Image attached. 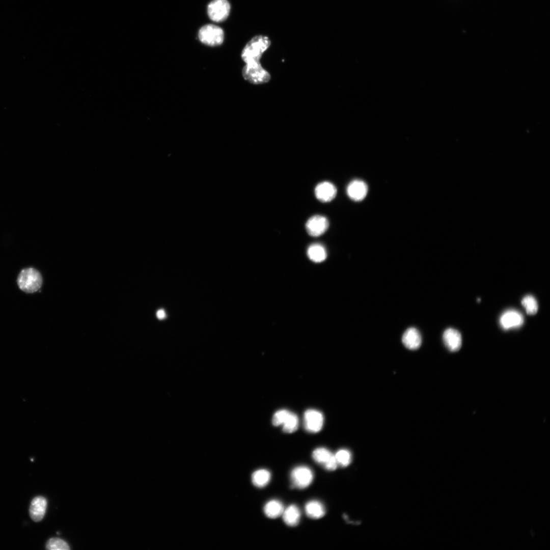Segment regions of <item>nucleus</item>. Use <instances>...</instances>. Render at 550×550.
Wrapping results in <instances>:
<instances>
[{
  "label": "nucleus",
  "mask_w": 550,
  "mask_h": 550,
  "mask_svg": "<svg viewBox=\"0 0 550 550\" xmlns=\"http://www.w3.org/2000/svg\"><path fill=\"white\" fill-rule=\"evenodd\" d=\"M271 43L269 37L265 35L258 34L253 37L241 52V58L245 63L243 67L251 70H263L260 59L270 47Z\"/></svg>",
  "instance_id": "nucleus-1"
},
{
  "label": "nucleus",
  "mask_w": 550,
  "mask_h": 550,
  "mask_svg": "<svg viewBox=\"0 0 550 550\" xmlns=\"http://www.w3.org/2000/svg\"><path fill=\"white\" fill-rule=\"evenodd\" d=\"M42 279L40 272L33 268L24 269L18 276L17 284L19 288L27 293L38 291L41 287Z\"/></svg>",
  "instance_id": "nucleus-2"
},
{
  "label": "nucleus",
  "mask_w": 550,
  "mask_h": 550,
  "mask_svg": "<svg viewBox=\"0 0 550 550\" xmlns=\"http://www.w3.org/2000/svg\"><path fill=\"white\" fill-rule=\"evenodd\" d=\"M199 40L204 44L216 46L222 44L224 40V33L221 28L213 24L202 26L198 32Z\"/></svg>",
  "instance_id": "nucleus-3"
},
{
  "label": "nucleus",
  "mask_w": 550,
  "mask_h": 550,
  "mask_svg": "<svg viewBox=\"0 0 550 550\" xmlns=\"http://www.w3.org/2000/svg\"><path fill=\"white\" fill-rule=\"evenodd\" d=\"M290 476L293 487L304 489L308 487L312 482L314 474L310 468L305 465H300L292 470Z\"/></svg>",
  "instance_id": "nucleus-4"
},
{
  "label": "nucleus",
  "mask_w": 550,
  "mask_h": 550,
  "mask_svg": "<svg viewBox=\"0 0 550 550\" xmlns=\"http://www.w3.org/2000/svg\"><path fill=\"white\" fill-rule=\"evenodd\" d=\"M230 9L228 0H212L208 5L207 13L211 20L218 22L227 18Z\"/></svg>",
  "instance_id": "nucleus-5"
},
{
  "label": "nucleus",
  "mask_w": 550,
  "mask_h": 550,
  "mask_svg": "<svg viewBox=\"0 0 550 550\" xmlns=\"http://www.w3.org/2000/svg\"><path fill=\"white\" fill-rule=\"evenodd\" d=\"M312 457L316 463L327 471H334L338 465L334 454L325 448L315 449L312 453Z\"/></svg>",
  "instance_id": "nucleus-6"
},
{
  "label": "nucleus",
  "mask_w": 550,
  "mask_h": 550,
  "mask_svg": "<svg viewBox=\"0 0 550 550\" xmlns=\"http://www.w3.org/2000/svg\"><path fill=\"white\" fill-rule=\"evenodd\" d=\"M323 420L322 413L315 409H308L304 414V426L306 430L309 432L315 433L320 431L323 426Z\"/></svg>",
  "instance_id": "nucleus-7"
},
{
  "label": "nucleus",
  "mask_w": 550,
  "mask_h": 550,
  "mask_svg": "<svg viewBox=\"0 0 550 550\" xmlns=\"http://www.w3.org/2000/svg\"><path fill=\"white\" fill-rule=\"evenodd\" d=\"M524 321L522 315L515 310L505 311L499 319L500 325L506 330L518 328L522 325Z\"/></svg>",
  "instance_id": "nucleus-8"
},
{
  "label": "nucleus",
  "mask_w": 550,
  "mask_h": 550,
  "mask_svg": "<svg viewBox=\"0 0 550 550\" xmlns=\"http://www.w3.org/2000/svg\"><path fill=\"white\" fill-rule=\"evenodd\" d=\"M329 222L324 216L320 215L311 217L306 224V229L308 233L314 237L323 234L328 229Z\"/></svg>",
  "instance_id": "nucleus-9"
},
{
  "label": "nucleus",
  "mask_w": 550,
  "mask_h": 550,
  "mask_svg": "<svg viewBox=\"0 0 550 550\" xmlns=\"http://www.w3.org/2000/svg\"><path fill=\"white\" fill-rule=\"evenodd\" d=\"M368 186L363 180L359 179L351 181L347 187V194L351 200L360 201L365 199L368 193Z\"/></svg>",
  "instance_id": "nucleus-10"
},
{
  "label": "nucleus",
  "mask_w": 550,
  "mask_h": 550,
  "mask_svg": "<svg viewBox=\"0 0 550 550\" xmlns=\"http://www.w3.org/2000/svg\"><path fill=\"white\" fill-rule=\"evenodd\" d=\"M337 192L336 186L327 181L319 183L315 189L316 198L322 202H328L333 200L336 197Z\"/></svg>",
  "instance_id": "nucleus-11"
},
{
  "label": "nucleus",
  "mask_w": 550,
  "mask_h": 550,
  "mask_svg": "<svg viewBox=\"0 0 550 550\" xmlns=\"http://www.w3.org/2000/svg\"><path fill=\"white\" fill-rule=\"evenodd\" d=\"M47 507V501L45 498L38 496L34 498L31 503L29 512L30 515L34 521L41 520L45 513Z\"/></svg>",
  "instance_id": "nucleus-12"
},
{
  "label": "nucleus",
  "mask_w": 550,
  "mask_h": 550,
  "mask_svg": "<svg viewBox=\"0 0 550 550\" xmlns=\"http://www.w3.org/2000/svg\"><path fill=\"white\" fill-rule=\"evenodd\" d=\"M445 346L452 351L458 350L461 346L462 339L460 333L453 328L446 329L443 335Z\"/></svg>",
  "instance_id": "nucleus-13"
},
{
  "label": "nucleus",
  "mask_w": 550,
  "mask_h": 550,
  "mask_svg": "<svg viewBox=\"0 0 550 550\" xmlns=\"http://www.w3.org/2000/svg\"><path fill=\"white\" fill-rule=\"evenodd\" d=\"M402 341L404 345L409 349L418 348L421 344L422 339L418 330L415 327H409L404 333Z\"/></svg>",
  "instance_id": "nucleus-14"
},
{
  "label": "nucleus",
  "mask_w": 550,
  "mask_h": 550,
  "mask_svg": "<svg viewBox=\"0 0 550 550\" xmlns=\"http://www.w3.org/2000/svg\"><path fill=\"white\" fill-rule=\"evenodd\" d=\"M282 515L284 522L287 525L294 527L298 524L301 514L297 506L291 505L284 509Z\"/></svg>",
  "instance_id": "nucleus-15"
},
{
  "label": "nucleus",
  "mask_w": 550,
  "mask_h": 550,
  "mask_svg": "<svg viewBox=\"0 0 550 550\" xmlns=\"http://www.w3.org/2000/svg\"><path fill=\"white\" fill-rule=\"evenodd\" d=\"M305 512L307 515L313 519H319L322 517L325 513L323 505L319 501L312 500L307 502L305 505Z\"/></svg>",
  "instance_id": "nucleus-16"
},
{
  "label": "nucleus",
  "mask_w": 550,
  "mask_h": 550,
  "mask_svg": "<svg viewBox=\"0 0 550 550\" xmlns=\"http://www.w3.org/2000/svg\"><path fill=\"white\" fill-rule=\"evenodd\" d=\"M284 507L280 501L272 500L265 505L264 512L266 516L270 518H276L282 515Z\"/></svg>",
  "instance_id": "nucleus-17"
},
{
  "label": "nucleus",
  "mask_w": 550,
  "mask_h": 550,
  "mask_svg": "<svg viewBox=\"0 0 550 550\" xmlns=\"http://www.w3.org/2000/svg\"><path fill=\"white\" fill-rule=\"evenodd\" d=\"M307 255L311 260L316 263L322 262L327 256L324 247L319 243L311 245L307 250Z\"/></svg>",
  "instance_id": "nucleus-18"
},
{
  "label": "nucleus",
  "mask_w": 550,
  "mask_h": 550,
  "mask_svg": "<svg viewBox=\"0 0 550 550\" xmlns=\"http://www.w3.org/2000/svg\"><path fill=\"white\" fill-rule=\"evenodd\" d=\"M271 478L270 473L265 469H259L253 473L252 481L253 484L259 488H262L267 485Z\"/></svg>",
  "instance_id": "nucleus-19"
},
{
  "label": "nucleus",
  "mask_w": 550,
  "mask_h": 550,
  "mask_svg": "<svg viewBox=\"0 0 550 550\" xmlns=\"http://www.w3.org/2000/svg\"><path fill=\"white\" fill-rule=\"evenodd\" d=\"M283 430L286 433H292L295 431L298 426V419L294 413L288 410L282 423Z\"/></svg>",
  "instance_id": "nucleus-20"
},
{
  "label": "nucleus",
  "mask_w": 550,
  "mask_h": 550,
  "mask_svg": "<svg viewBox=\"0 0 550 550\" xmlns=\"http://www.w3.org/2000/svg\"><path fill=\"white\" fill-rule=\"evenodd\" d=\"M521 304L528 314H535L538 311L537 301L535 298L531 295L525 296L521 300Z\"/></svg>",
  "instance_id": "nucleus-21"
},
{
  "label": "nucleus",
  "mask_w": 550,
  "mask_h": 550,
  "mask_svg": "<svg viewBox=\"0 0 550 550\" xmlns=\"http://www.w3.org/2000/svg\"><path fill=\"white\" fill-rule=\"evenodd\" d=\"M46 548L49 550H68L70 547L67 543L58 538L49 539L46 544Z\"/></svg>",
  "instance_id": "nucleus-22"
},
{
  "label": "nucleus",
  "mask_w": 550,
  "mask_h": 550,
  "mask_svg": "<svg viewBox=\"0 0 550 550\" xmlns=\"http://www.w3.org/2000/svg\"><path fill=\"white\" fill-rule=\"evenodd\" d=\"M338 465L345 467L349 465L351 460L350 452L346 449H341L334 455Z\"/></svg>",
  "instance_id": "nucleus-23"
},
{
  "label": "nucleus",
  "mask_w": 550,
  "mask_h": 550,
  "mask_svg": "<svg viewBox=\"0 0 550 550\" xmlns=\"http://www.w3.org/2000/svg\"><path fill=\"white\" fill-rule=\"evenodd\" d=\"M156 316L159 319L164 318L166 316V313L163 310H159L156 313Z\"/></svg>",
  "instance_id": "nucleus-24"
}]
</instances>
